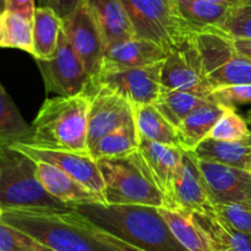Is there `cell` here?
I'll return each instance as SVG.
<instances>
[{
  "label": "cell",
  "instance_id": "7c38bea8",
  "mask_svg": "<svg viewBox=\"0 0 251 251\" xmlns=\"http://www.w3.org/2000/svg\"><path fill=\"white\" fill-rule=\"evenodd\" d=\"M11 147L26 154L34 162H42L56 167L76 181L82 184L88 190L103 196L104 183L97 161L90 153H80V152L66 151V150L43 149L22 142L11 145Z\"/></svg>",
  "mask_w": 251,
  "mask_h": 251
},
{
  "label": "cell",
  "instance_id": "4316f807",
  "mask_svg": "<svg viewBox=\"0 0 251 251\" xmlns=\"http://www.w3.org/2000/svg\"><path fill=\"white\" fill-rule=\"evenodd\" d=\"M140 136L135 122L125 124L109 132L90 147V154L98 161L103 158H115L139 151Z\"/></svg>",
  "mask_w": 251,
  "mask_h": 251
},
{
  "label": "cell",
  "instance_id": "52a82bcc",
  "mask_svg": "<svg viewBox=\"0 0 251 251\" xmlns=\"http://www.w3.org/2000/svg\"><path fill=\"white\" fill-rule=\"evenodd\" d=\"M195 43L211 92L227 86L251 85V61L235 53L232 37L221 29H207L195 34Z\"/></svg>",
  "mask_w": 251,
  "mask_h": 251
},
{
  "label": "cell",
  "instance_id": "5b68a950",
  "mask_svg": "<svg viewBox=\"0 0 251 251\" xmlns=\"http://www.w3.org/2000/svg\"><path fill=\"white\" fill-rule=\"evenodd\" d=\"M97 164L104 183L105 205L168 208V201L157 186L140 151L98 159Z\"/></svg>",
  "mask_w": 251,
  "mask_h": 251
},
{
  "label": "cell",
  "instance_id": "277c9868",
  "mask_svg": "<svg viewBox=\"0 0 251 251\" xmlns=\"http://www.w3.org/2000/svg\"><path fill=\"white\" fill-rule=\"evenodd\" d=\"M0 206L2 210L74 211L42 186L37 178V162L9 145H0Z\"/></svg>",
  "mask_w": 251,
  "mask_h": 251
},
{
  "label": "cell",
  "instance_id": "8fae6325",
  "mask_svg": "<svg viewBox=\"0 0 251 251\" xmlns=\"http://www.w3.org/2000/svg\"><path fill=\"white\" fill-rule=\"evenodd\" d=\"M162 64L142 68L104 71L93 85L104 86L122 96L132 107L153 104L161 93Z\"/></svg>",
  "mask_w": 251,
  "mask_h": 251
},
{
  "label": "cell",
  "instance_id": "d6986e66",
  "mask_svg": "<svg viewBox=\"0 0 251 251\" xmlns=\"http://www.w3.org/2000/svg\"><path fill=\"white\" fill-rule=\"evenodd\" d=\"M85 2L100 28L105 47L136 37L122 0H85Z\"/></svg>",
  "mask_w": 251,
  "mask_h": 251
},
{
  "label": "cell",
  "instance_id": "f6af8a7d",
  "mask_svg": "<svg viewBox=\"0 0 251 251\" xmlns=\"http://www.w3.org/2000/svg\"><path fill=\"white\" fill-rule=\"evenodd\" d=\"M249 172L251 173V166H250V169H249Z\"/></svg>",
  "mask_w": 251,
  "mask_h": 251
},
{
  "label": "cell",
  "instance_id": "e0dca14e",
  "mask_svg": "<svg viewBox=\"0 0 251 251\" xmlns=\"http://www.w3.org/2000/svg\"><path fill=\"white\" fill-rule=\"evenodd\" d=\"M139 151L144 157L157 186L166 196L168 208L173 210L172 193L185 151L180 147L168 146L145 139H140Z\"/></svg>",
  "mask_w": 251,
  "mask_h": 251
},
{
  "label": "cell",
  "instance_id": "74e56055",
  "mask_svg": "<svg viewBox=\"0 0 251 251\" xmlns=\"http://www.w3.org/2000/svg\"><path fill=\"white\" fill-rule=\"evenodd\" d=\"M92 229H93V228H92ZM93 230H95L96 234H97L98 237H100V239L103 240V242H105L108 245H110V247H112L115 251H142L140 249H136V248L131 247V245L126 244V243L122 242V240L117 239V238L112 237V235L105 234V233L100 232V230H96V229H93Z\"/></svg>",
  "mask_w": 251,
  "mask_h": 251
},
{
  "label": "cell",
  "instance_id": "d590c367",
  "mask_svg": "<svg viewBox=\"0 0 251 251\" xmlns=\"http://www.w3.org/2000/svg\"><path fill=\"white\" fill-rule=\"evenodd\" d=\"M41 2L42 6L51 9L63 20L78 6L81 0H41Z\"/></svg>",
  "mask_w": 251,
  "mask_h": 251
},
{
  "label": "cell",
  "instance_id": "cb8c5ba5",
  "mask_svg": "<svg viewBox=\"0 0 251 251\" xmlns=\"http://www.w3.org/2000/svg\"><path fill=\"white\" fill-rule=\"evenodd\" d=\"M134 120L140 139L181 149L176 127H174L153 104L134 107Z\"/></svg>",
  "mask_w": 251,
  "mask_h": 251
},
{
  "label": "cell",
  "instance_id": "836d02e7",
  "mask_svg": "<svg viewBox=\"0 0 251 251\" xmlns=\"http://www.w3.org/2000/svg\"><path fill=\"white\" fill-rule=\"evenodd\" d=\"M208 100L222 107L235 109L238 105L251 104V85H237L213 90Z\"/></svg>",
  "mask_w": 251,
  "mask_h": 251
},
{
  "label": "cell",
  "instance_id": "7402d4cb",
  "mask_svg": "<svg viewBox=\"0 0 251 251\" xmlns=\"http://www.w3.org/2000/svg\"><path fill=\"white\" fill-rule=\"evenodd\" d=\"M196 158L249 172L251 166V139L245 141H222L207 137L194 151Z\"/></svg>",
  "mask_w": 251,
  "mask_h": 251
},
{
  "label": "cell",
  "instance_id": "8992f818",
  "mask_svg": "<svg viewBox=\"0 0 251 251\" xmlns=\"http://www.w3.org/2000/svg\"><path fill=\"white\" fill-rule=\"evenodd\" d=\"M136 37L161 46L167 53L190 41L196 31L181 17L176 0H122Z\"/></svg>",
  "mask_w": 251,
  "mask_h": 251
},
{
  "label": "cell",
  "instance_id": "f35d334b",
  "mask_svg": "<svg viewBox=\"0 0 251 251\" xmlns=\"http://www.w3.org/2000/svg\"><path fill=\"white\" fill-rule=\"evenodd\" d=\"M232 42L235 53L251 61V38H232Z\"/></svg>",
  "mask_w": 251,
  "mask_h": 251
},
{
  "label": "cell",
  "instance_id": "ffe728a7",
  "mask_svg": "<svg viewBox=\"0 0 251 251\" xmlns=\"http://www.w3.org/2000/svg\"><path fill=\"white\" fill-rule=\"evenodd\" d=\"M229 108L222 107L210 100L194 109L176 127L184 151H194L203 140L210 137L213 127Z\"/></svg>",
  "mask_w": 251,
  "mask_h": 251
},
{
  "label": "cell",
  "instance_id": "9a60e30c",
  "mask_svg": "<svg viewBox=\"0 0 251 251\" xmlns=\"http://www.w3.org/2000/svg\"><path fill=\"white\" fill-rule=\"evenodd\" d=\"M173 210L188 212L213 211L210 191L194 152L185 151L172 193Z\"/></svg>",
  "mask_w": 251,
  "mask_h": 251
},
{
  "label": "cell",
  "instance_id": "ac0fdd59",
  "mask_svg": "<svg viewBox=\"0 0 251 251\" xmlns=\"http://www.w3.org/2000/svg\"><path fill=\"white\" fill-rule=\"evenodd\" d=\"M37 178L49 195L73 208L77 205L88 203L105 205L102 195L88 190L82 184L51 164L37 162Z\"/></svg>",
  "mask_w": 251,
  "mask_h": 251
},
{
  "label": "cell",
  "instance_id": "3957f363",
  "mask_svg": "<svg viewBox=\"0 0 251 251\" xmlns=\"http://www.w3.org/2000/svg\"><path fill=\"white\" fill-rule=\"evenodd\" d=\"M90 93L47 98L32 123L28 145L43 149L90 153L88 150Z\"/></svg>",
  "mask_w": 251,
  "mask_h": 251
},
{
  "label": "cell",
  "instance_id": "5bb4252c",
  "mask_svg": "<svg viewBox=\"0 0 251 251\" xmlns=\"http://www.w3.org/2000/svg\"><path fill=\"white\" fill-rule=\"evenodd\" d=\"M198 163L213 205H238L251 208L250 172L201 159H198Z\"/></svg>",
  "mask_w": 251,
  "mask_h": 251
},
{
  "label": "cell",
  "instance_id": "7a4b0ae2",
  "mask_svg": "<svg viewBox=\"0 0 251 251\" xmlns=\"http://www.w3.org/2000/svg\"><path fill=\"white\" fill-rule=\"evenodd\" d=\"M0 221L53 251H115L75 211L4 210Z\"/></svg>",
  "mask_w": 251,
  "mask_h": 251
},
{
  "label": "cell",
  "instance_id": "ba28073f",
  "mask_svg": "<svg viewBox=\"0 0 251 251\" xmlns=\"http://www.w3.org/2000/svg\"><path fill=\"white\" fill-rule=\"evenodd\" d=\"M36 61L47 93L73 97L87 93L92 88V78L63 29L54 55L48 60Z\"/></svg>",
  "mask_w": 251,
  "mask_h": 251
},
{
  "label": "cell",
  "instance_id": "6da1fadb",
  "mask_svg": "<svg viewBox=\"0 0 251 251\" xmlns=\"http://www.w3.org/2000/svg\"><path fill=\"white\" fill-rule=\"evenodd\" d=\"M74 211L91 228L142 251H188L152 206L77 205Z\"/></svg>",
  "mask_w": 251,
  "mask_h": 251
},
{
  "label": "cell",
  "instance_id": "2e32d148",
  "mask_svg": "<svg viewBox=\"0 0 251 251\" xmlns=\"http://www.w3.org/2000/svg\"><path fill=\"white\" fill-rule=\"evenodd\" d=\"M168 53L161 46L149 39H124L105 47L100 73L154 65L163 63Z\"/></svg>",
  "mask_w": 251,
  "mask_h": 251
},
{
  "label": "cell",
  "instance_id": "30bf717a",
  "mask_svg": "<svg viewBox=\"0 0 251 251\" xmlns=\"http://www.w3.org/2000/svg\"><path fill=\"white\" fill-rule=\"evenodd\" d=\"M63 31L95 83L102 70L105 44L85 0L63 19Z\"/></svg>",
  "mask_w": 251,
  "mask_h": 251
},
{
  "label": "cell",
  "instance_id": "d4e9b609",
  "mask_svg": "<svg viewBox=\"0 0 251 251\" xmlns=\"http://www.w3.org/2000/svg\"><path fill=\"white\" fill-rule=\"evenodd\" d=\"M181 17L198 32L221 29L233 7L207 0H176Z\"/></svg>",
  "mask_w": 251,
  "mask_h": 251
},
{
  "label": "cell",
  "instance_id": "4fadbf2b",
  "mask_svg": "<svg viewBox=\"0 0 251 251\" xmlns=\"http://www.w3.org/2000/svg\"><path fill=\"white\" fill-rule=\"evenodd\" d=\"M88 109V150L109 132L134 120V107L125 98L104 86L93 85Z\"/></svg>",
  "mask_w": 251,
  "mask_h": 251
},
{
  "label": "cell",
  "instance_id": "44dd1931",
  "mask_svg": "<svg viewBox=\"0 0 251 251\" xmlns=\"http://www.w3.org/2000/svg\"><path fill=\"white\" fill-rule=\"evenodd\" d=\"M176 239L188 251H216L208 233L195 220L193 213L183 210L158 208Z\"/></svg>",
  "mask_w": 251,
  "mask_h": 251
},
{
  "label": "cell",
  "instance_id": "1f68e13d",
  "mask_svg": "<svg viewBox=\"0 0 251 251\" xmlns=\"http://www.w3.org/2000/svg\"><path fill=\"white\" fill-rule=\"evenodd\" d=\"M221 31L232 38H251V0L233 7Z\"/></svg>",
  "mask_w": 251,
  "mask_h": 251
},
{
  "label": "cell",
  "instance_id": "ee69618b",
  "mask_svg": "<svg viewBox=\"0 0 251 251\" xmlns=\"http://www.w3.org/2000/svg\"><path fill=\"white\" fill-rule=\"evenodd\" d=\"M2 212H4V210H2V207L0 206V220H1V216H2Z\"/></svg>",
  "mask_w": 251,
  "mask_h": 251
},
{
  "label": "cell",
  "instance_id": "b9f144b4",
  "mask_svg": "<svg viewBox=\"0 0 251 251\" xmlns=\"http://www.w3.org/2000/svg\"><path fill=\"white\" fill-rule=\"evenodd\" d=\"M5 2H6V0H0V11L5 10Z\"/></svg>",
  "mask_w": 251,
  "mask_h": 251
},
{
  "label": "cell",
  "instance_id": "ab89813d",
  "mask_svg": "<svg viewBox=\"0 0 251 251\" xmlns=\"http://www.w3.org/2000/svg\"><path fill=\"white\" fill-rule=\"evenodd\" d=\"M207 1H212V2H217V4L221 5H226V6H230V7H235L238 5L242 4L244 0H207Z\"/></svg>",
  "mask_w": 251,
  "mask_h": 251
},
{
  "label": "cell",
  "instance_id": "603a6c76",
  "mask_svg": "<svg viewBox=\"0 0 251 251\" xmlns=\"http://www.w3.org/2000/svg\"><path fill=\"white\" fill-rule=\"evenodd\" d=\"M61 29L63 20L53 10L44 6L37 7L34 11L32 29V55L36 60H48L54 55Z\"/></svg>",
  "mask_w": 251,
  "mask_h": 251
},
{
  "label": "cell",
  "instance_id": "e575fe53",
  "mask_svg": "<svg viewBox=\"0 0 251 251\" xmlns=\"http://www.w3.org/2000/svg\"><path fill=\"white\" fill-rule=\"evenodd\" d=\"M0 251H37L36 242L0 221Z\"/></svg>",
  "mask_w": 251,
  "mask_h": 251
},
{
  "label": "cell",
  "instance_id": "f546056e",
  "mask_svg": "<svg viewBox=\"0 0 251 251\" xmlns=\"http://www.w3.org/2000/svg\"><path fill=\"white\" fill-rule=\"evenodd\" d=\"M32 29H33L32 20L4 10L0 14V47L20 49L32 55V49H33Z\"/></svg>",
  "mask_w": 251,
  "mask_h": 251
},
{
  "label": "cell",
  "instance_id": "9c48e42d",
  "mask_svg": "<svg viewBox=\"0 0 251 251\" xmlns=\"http://www.w3.org/2000/svg\"><path fill=\"white\" fill-rule=\"evenodd\" d=\"M161 85L163 90L185 91L208 100L211 90L206 83L195 36L176 50L168 53L162 64Z\"/></svg>",
  "mask_w": 251,
  "mask_h": 251
},
{
  "label": "cell",
  "instance_id": "60d3db41",
  "mask_svg": "<svg viewBox=\"0 0 251 251\" xmlns=\"http://www.w3.org/2000/svg\"><path fill=\"white\" fill-rule=\"evenodd\" d=\"M36 248H37V251H53V250L48 249V248L43 247V245L38 244V243H37V242H36Z\"/></svg>",
  "mask_w": 251,
  "mask_h": 251
},
{
  "label": "cell",
  "instance_id": "f1b7e54d",
  "mask_svg": "<svg viewBox=\"0 0 251 251\" xmlns=\"http://www.w3.org/2000/svg\"><path fill=\"white\" fill-rule=\"evenodd\" d=\"M207 100V98H202L195 93L162 88L153 105L174 127H178L194 109Z\"/></svg>",
  "mask_w": 251,
  "mask_h": 251
},
{
  "label": "cell",
  "instance_id": "4dcf8cb0",
  "mask_svg": "<svg viewBox=\"0 0 251 251\" xmlns=\"http://www.w3.org/2000/svg\"><path fill=\"white\" fill-rule=\"evenodd\" d=\"M210 137L222 141H245L251 139V130L247 120L235 109H228L213 127Z\"/></svg>",
  "mask_w": 251,
  "mask_h": 251
},
{
  "label": "cell",
  "instance_id": "7bdbcfd3",
  "mask_svg": "<svg viewBox=\"0 0 251 251\" xmlns=\"http://www.w3.org/2000/svg\"><path fill=\"white\" fill-rule=\"evenodd\" d=\"M247 122H248V124L250 125L251 126V110L249 113H248V119H247Z\"/></svg>",
  "mask_w": 251,
  "mask_h": 251
},
{
  "label": "cell",
  "instance_id": "d6a6232c",
  "mask_svg": "<svg viewBox=\"0 0 251 251\" xmlns=\"http://www.w3.org/2000/svg\"><path fill=\"white\" fill-rule=\"evenodd\" d=\"M213 212L233 229L251 234V208L238 205H213Z\"/></svg>",
  "mask_w": 251,
  "mask_h": 251
},
{
  "label": "cell",
  "instance_id": "484cf974",
  "mask_svg": "<svg viewBox=\"0 0 251 251\" xmlns=\"http://www.w3.org/2000/svg\"><path fill=\"white\" fill-rule=\"evenodd\" d=\"M191 213L208 233L216 251H251V234L230 228L221 221L213 211Z\"/></svg>",
  "mask_w": 251,
  "mask_h": 251
},
{
  "label": "cell",
  "instance_id": "83f0119b",
  "mask_svg": "<svg viewBox=\"0 0 251 251\" xmlns=\"http://www.w3.org/2000/svg\"><path fill=\"white\" fill-rule=\"evenodd\" d=\"M32 136V125H29L4 86L0 82V145H11L22 142L27 144Z\"/></svg>",
  "mask_w": 251,
  "mask_h": 251
},
{
  "label": "cell",
  "instance_id": "bcb514c9",
  "mask_svg": "<svg viewBox=\"0 0 251 251\" xmlns=\"http://www.w3.org/2000/svg\"><path fill=\"white\" fill-rule=\"evenodd\" d=\"M1 12H2V11H0V14H1Z\"/></svg>",
  "mask_w": 251,
  "mask_h": 251
},
{
  "label": "cell",
  "instance_id": "8d00e7d4",
  "mask_svg": "<svg viewBox=\"0 0 251 251\" xmlns=\"http://www.w3.org/2000/svg\"><path fill=\"white\" fill-rule=\"evenodd\" d=\"M36 9L34 0H6L5 2V11L19 14L32 21H33Z\"/></svg>",
  "mask_w": 251,
  "mask_h": 251
}]
</instances>
